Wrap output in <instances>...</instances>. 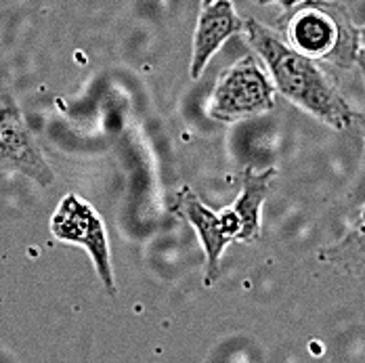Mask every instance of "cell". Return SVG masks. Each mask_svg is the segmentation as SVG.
Returning a JSON list of instances; mask_svg holds the SVG:
<instances>
[{
    "mask_svg": "<svg viewBox=\"0 0 365 363\" xmlns=\"http://www.w3.org/2000/svg\"><path fill=\"white\" fill-rule=\"evenodd\" d=\"M361 124H364V131H365V111H364V116H361Z\"/></svg>",
    "mask_w": 365,
    "mask_h": 363,
    "instance_id": "13",
    "label": "cell"
},
{
    "mask_svg": "<svg viewBox=\"0 0 365 363\" xmlns=\"http://www.w3.org/2000/svg\"><path fill=\"white\" fill-rule=\"evenodd\" d=\"M355 235H357V240H359V242H365V208H364V213H361V218H359V223H357Z\"/></svg>",
    "mask_w": 365,
    "mask_h": 363,
    "instance_id": "11",
    "label": "cell"
},
{
    "mask_svg": "<svg viewBox=\"0 0 365 363\" xmlns=\"http://www.w3.org/2000/svg\"><path fill=\"white\" fill-rule=\"evenodd\" d=\"M51 231L59 242L82 246L91 256L97 277L101 280L103 288L110 296L118 294L106 225L99 217V213L84 198L68 193L59 202L55 215L51 218Z\"/></svg>",
    "mask_w": 365,
    "mask_h": 363,
    "instance_id": "4",
    "label": "cell"
},
{
    "mask_svg": "<svg viewBox=\"0 0 365 363\" xmlns=\"http://www.w3.org/2000/svg\"><path fill=\"white\" fill-rule=\"evenodd\" d=\"M210 2H215V0H202V4H210Z\"/></svg>",
    "mask_w": 365,
    "mask_h": 363,
    "instance_id": "12",
    "label": "cell"
},
{
    "mask_svg": "<svg viewBox=\"0 0 365 363\" xmlns=\"http://www.w3.org/2000/svg\"><path fill=\"white\" fill-rule=\"evenodd\" d=\"M173 213L185 218L197 233L204 255H206V269H204V282L210 286L219 277L220 256L231 242L240 240V223L231 215L229 208H222L215 213L208 208L193 189L182 185L175 195Z\"/></svg>",
    "mask_w": 365,
    "mask_h": 363,
    "instance_id": "5",
    "label": "cell"
},
{
    "mask_svg": "<svg viewBox=\"0 0 365 363\" xmlns=\"http://www.w3.org/2000/svg\"><path fill=\"white\" fill-rule=\"evenodd\" d=\"M244 36L262 57L275 88L288 101L336 131L351 126L357 116L338 91L334 78L324 70L322 61L298 53L271 28L252 17L244 24Z\"/></svg>",
    "mask_w": 365,
    "mask_h": 363,
    "instance_id": "1",
    "label": "cell"
},
{
    "mask_svg": "<svg viewBox=\"0 0 365 363\" xmlns=\"http://www.w3.org/2000/svg\"><path fill=\"white\" fill-rule=\"evenodd\" d=\"M246 19H242L231 4V0H215L202 6L193 34V53H191V78L197 80L212 55L233 36L244 32Z\"/></svg>",
    "mask_w": 365,
    "mask_h": 363,
    "instance_id": "7",
    "label": "cell"
},
{
    "mask_svg": "<svg viewBox=\"0 0 365 363\" xmlns=\"http://www.w3.org/2000/svg\"><path fill=\"white\" fill-rule=\"evenodd\" d=\"M357 63H359V68H361V72H364V78H365V26L364 28H359V51H357Z\"/></svg>",
    "mask_w": 365,
    "mask_h": 363,
    "instance_id": "9",
    "label": "cell"
},
{
    "mask_svg": "<svg viewBox=\"0 0 365 363\" xmlns=\"http://www.w3.org/2000/svg\"><path fill=\"white\" fill-rule=\"evenodd\" d=\"M275 93L273 80L260 68L255 55H246L220 73L208 101V113L219 122H240L273 109Z\"/></svg>",
    "mask_w": 365,
    "mask_h": 363,
    "instance_id": "3",
    "label": "cell"
},
{
    "mask_svg": "<svg viewBox=\"0 0 365 363\" xmlns=\"http://www.w3.org/2000/svg\"><path fill=\"white\" fill-rule=\"evenodd\" d=\"M277 175L275 168H267L256 173L250 166L244 170L242 191L235 202L229 206L231 215L240 223V240L237 242H255L260 235V208L267 200L271 179Z\"/></svg>",
    "mask_w": 365,
    "mask_h": 363,
    "instance_id": "8",
    "label": "cell"
},
{
    "mask_svg": "<svg viewBox=\"0 0 365 363\" xmlns=\"http://www.w3.org/2000/svg\"><path fill=\"white\" fill-rule=\"evenodd\" d=\"M0 168L19 173L40 187H48L55 181L53 168L42 158L17 101L9 93L0 95Z\"/></svg>",
    "mask_w": 365,
    "mask_h": 363,
    "instance_id": "6",
    "label": "cell"
},
{
    "mask_svg": "<svg viewBox=\"0 0 365 363\" xmlns=\"http://www.w3.org/2000/svg\"><path fill=\"white\" fill-rule=\"evenodd\" d=\"M288 11L284 32L292 48L342 70L357 63L359 28H355L342 4L334 0H307Z\"/></svg>",
    "mask_w": 365,
    "mask_h": 363,
    "instance_id": "2",
    "label": "cell"
},
{
    "mask_svg": "<svg viewBox=\"0 0 365 363\" xmlns=\"http://www.w3.org/2000/svg\"><path fill=\"white\" fill-rule=\"evenodd\" d=\"M256 4H279V6H284V9H292L296 4H300V2H307V0H255Z\"/></svg>",
    "mask_w": 365,
    "mask_h": 363,
    "instance_id": "10",
    "label": "cell"
}]
</instances>
